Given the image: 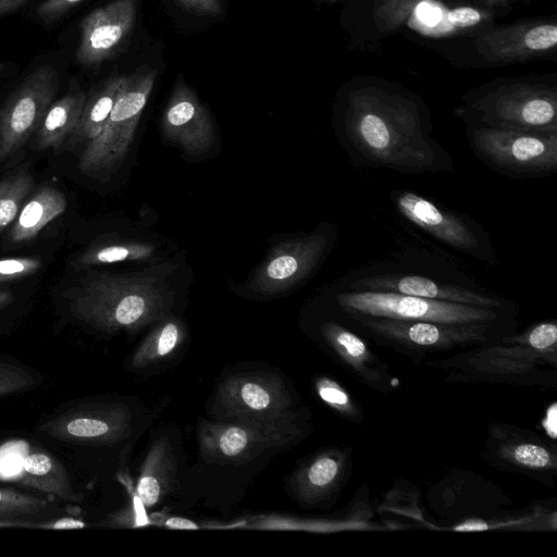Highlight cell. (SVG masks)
I'll return each mask as SVG.
<instances>
[{
  "mask_svg": "<svg viewBox=\"0 0 557 557\" xmlns=\"http://www.w3.org/2000/svg\"><path fill=\"white\" fill-rule=\"evenodd\" d=\"M432 131L418 97L373 84L349 88L336 121L339 143L355 166L413 175L455 172L453 157Z\"/></svg>",
  "mask_w": 557,
  "mask_h": 557,
  "instance_id": "1",
  "label": "cell"
},
{
  "mask_svg": "<svg viewBox=\"0 0 557 557\" xmlns=\"http://www.w3.org/2000/svg\"><path fill=\"white\" fill-rule=\"evenodd\" d=\"M338 288L395 293L491 309H515L511 300L488 292L470 276L428 253L366 264L346 275Z\"/></svg>",
  "mask_w": 557,
  "mask_h": 557,
  "instance_id": "2",
  "label": "cell"
},
{
  "mask_svg": "<svg viewBox=\"0 0 557 557\" xmlns=\"http://www.w3.org/2000/svg\"><path fill=\"white\" fill-rule=\"evenodd\" d=\"M77 320L102 332L137 331L165 317L170 299L152 278L90 272L64 290Z\"/></svg>",
  "mask_w": 557,
  "mask_h": 557,
  "instance_id": "3",
  "label": "cell"
},
{
  "mask_svg": "<svg viewBox=\"0 0 557 557\" xmlns=\"http://www.w3.org/2000/svg\"><path fill=\"white\" fill-rule=\"evenodd\" d=\"M455 114L467 126L557 134V88L507 82L469 92Z\"/></svg>",
  "mask_w": 557,
  "mask_h": 557,
  "instance_id": "4",
  "label": "cell"
},
{
  "mask_svg": "<svg viewBox=\"0 0 557 557\" xmlns=\"http://www.w3.org/2000/svg\"><path fill=\"white\" fill-rule=\"evenodd\" d=\"M332 302L344 315L450 324L510 323L515 312V309H491L395 293L339 288L332 293Z\"/></svg>",
  "mask_w": 557,
  "mask_h": 557,
  "instance_id": "5",
  "label": "cell"
},
{
  "mask_svg": "<svg viewBox=\"0 0 557 557\" xmlns=\"http://www.w3.org/2000/svg\"><path fill=\"white\" fill-rule=\"evenodd\" d=\"M466 136L474 156L503 176L544 178L557 172V134L467 126Z\"/></svg>",
  "mask_w": 557,
  "mask_h": 557,
  "instance_id": "6",
  "label": "cell"
},
{
  "mask_svg": "<svg viewBox=\"0 0 557 557\" xmlns=\"http://www.w3.org/2000/svg\"><path fill=\"white\" fill-rule=\"evenodd\" d=\"M300 434L296 414L274 420H202L198 428V447L207 462L240 465L270 449L290 445Z\"/></svg>",
  "mask_w": 557,
  "mask_h": 557,
  "instance_id": "7",
  "label": "cell"
},
{
  "mask_svg": "<svg viewBox=\"0 0 557 557\" xmlns=\"http://www.w3.org/2000/svg\"><path fill=\"white\" fill-rule=\"evenodd\" d=\"M157 70L144 66L124 75L120 92L100 134L87 141L78 161L79 171L96 176L114 169L126 154L137 124L153 89Z\"/></svg>",
  "mask_w": 557,
  "mask_h": 557,
  "instance_id": "8",
  "label": "cell"
},
{
  "mask_svg": "<svg viewBox=\"0 0 557 557\" xmlns=\"http://www.w3.org/2000/svg\"><path fill=\"white\" fill-rule=\"evenodd\" d=\"M391 199L407 221L437 242L491 267L498 265V256L487 230L470 215L411 190H392Z\"/></svg>",
  "mask_w": 557,
  "mask_h": 557,
  "instance_id": "9",
  "label": "cell"
},
{
  "mask_svg": "<svg viewBox=\"0 0 557 557\" xmlns=\"http://www.w3.org/2000/svg\"><path fill=\"white\" fill-rule=\"evenodd\" d=\"M345 317L355 326L384 343L418 351H438L487 344L506 334L508 326V323L450 324L367 315Z\"/></svg>",
  "mask_w": 557,
  "mask_h": 557,
  "instance_id": "10",
  "label": "cell"
},
{
  "mask_svg": "<svg viewBox=\"0 0 557 557\" xmlns=\"http://www.w3.org/2000/svg\"><path fill=\"white\" fill-rule=\"evenodd\" d=\"M294 399L283 379L263 371L240 372L219 384L211 412L215 420H274L294 416Z\"/></svg>",
  "mask_w": 557,
  "mask_h": 557,
  "instance_id": "11",
  "label": "cell"
},
{
  "mask_svg": "<svg viewBox=\"0 0 557 557\" xmlns=\"http://www.w3.org/2000/svg\"><path fill=\"white\" fill-rule=\"evenodd\" d=\"M59 89L57 71L35 69L0 109V162L17 152L36 133Z\"/></svg>",
  "mask_w": 557,
  "mask_h": 557,
  "instance_id": "12",
  "label": "cell"
},
{
  "mask_svg": "<svg viewBox=\"0 0 557 557\" xmlns=\"http://www.w3.org/2000/svg\"><path fill=\"white\" fill-rule=\"evenodd\" d=\"M37 431L76 445H113L131 433L132 412L121 403L83 404L45 421Z\"/></svg>",
  "mask_w": 557,
  "mask_h": 557,
  "instance_id": "13",
  "label": "cell"
},
{
  "mask_svg": "<svg viewBox=\"0 0 557 557\" xmlns=\"http://www.w3.org/2000/svg\"><path fill=\"white\" fill-rule=\"evenodd\" d=\"M556 46L557 24L554 20L488 27L474 39L479 55L493 64L527 62L553 53Z\"/></svg>",
  "mask_w": 557,
  "mask_h": 557,
  "instance_id": "14",
  "label": "cell"
},
{
  "mask_svg": "<svg viewBox=\"0 0 557 557\" xmlns=\"http://www.w3.org/2000/svg\"><path fill=\"white\" fill-rule=\"evenodd\" d=\"M337 228L321 224L312 233L287 242L260 271L256 284L263 293H277L310 276L331 251Z\"/></svg>",
  "mask_w": 557,
  "mask_h": 557,
  "instance_id": "15",
  "label": "cell"
},
{
  "mask_svg": "<svg viewBox=\"0 0 557 557\" xmlns=\"http://www.w3.org/2000/svg\"><path fill=\"white\" fill-rule=\"evenodd\" d=\"M137 0H113L84 17L76 50L78 64L92 67L112 58L129 37Z\"/></svg>",
  "mask_w": 557,
  "mask_h": 557,
  "instance_id": "16",
  "label": "cell"
},
{
  "mask_svg": "<svg viewBox=\"0 0 557 557\" xmlns=\"http://www.w3.org/2000/svg\"><path fill=\"white\" fill-rule=\"evenodd\" d=\"M163 129L186 150L205 148L212 138V124L205 107L194 91L177 82L164 111Z\"/></svg>",
  "mask_w": 557,
  "mask_h": 557,
  "instance_id": "17",
  "label": "cell"
},
{
  "mask_svg": "<svg viewBox=\"0 0 557 557\" xmlns=\"http://www.w3.org/2000/svg\"><path fill=\"white\" fill-rule=\"evenodd\" d=\"M346 458L337 449H327L306 461L290 479L296 498L305 504H315L338 487L345 473Z\"/></svg>",
  "mask_w": 557,
  "mask_h": 557,
  "instance_id": "18",
  "label": "cell"
},
{
  "mask_svg": "<svg viewBox=\"0 0 557 557\" xmlns=\"http://www.w3.org/2000/svg\"><path fill=\"white\" fill-rule=\"evenodd\" d=\"M14 482L32 487L63 500L81 503L83 496L72 484L71 476L63 463L48 451L30 447L24 453L18 473Z\"/></svg>",
  "mask_w": 557,
  "mask_h": 557,
  "instance_id": "19",
  "label": "cell"
},
{
  "mask_svg": "<svg viewBox=\"0 0 557 557\" xmlns=\"http://www.w3.org/2000/svg\"><path fill=\"white\" fill-rule=\"evenodd\" d=\"M320 333L333 354L361 380L382 384V366L359 335L333 320L324 321L320 325Z\"/></svg>",
  "mask_w": 557,
  "mask_h": 557,
  "instance_id": "20",
  "label": "cell"
},
{
  "mask_svg": "<svg viewBox=\"0 0 557 557\" xmlns=\"http://www.w3.org/2000/svg\"><path fill=\"white\" fill-rule=\"evenodd\" d=\"M177 473V460L170 441L160 437L150 446L144 460L137 495L147 509L157 507L172 491Z\"/></svg>",
  "mask_w": 557,
  "mask_h": 557,
  "instance_id": "21",
  "label": "cell"
},
{
  "mask_svg": "<svg viewBox=\"0 0 557 557\" xmlns=\"http://www.w3.org/2000/svg\"><path fill=\"white\" fill-rule=\"evenodd\" d=\"M85 100L86 94L79 89L54 100L35 133L36 148L40 150L60 148L74 132Z\"/></svg>",
  "mask_w": 557,
  "mask_h": 557,
  "instance_id": "22",
  "label": "cell"
},
{
  "mask_svg": "<svg viewBox=\"0 0 557 557\" xmlns=\"http://www.w3.org/2000/svg\"><path fill=\"white\" fill-rule=\"evenodd\" d=\"M65 209L64 195L53 186H42L21 208L11 230L10 239L13 243L33 239Z\"/></svg>",
  "mask_w": 557,
  "mask_h": 557,
  "instance_id": "23",
  "label": "cell"
},
{
  "mask_svg": "<svg viewBox=\"0 0 557 557\" xmlns=\"http://www.w3.org/2000/svg\"><path fill=\"white\" fill-rule=\"evenodd\" d=\"M184 339L183 324L177 319L164 317L134 351L129 364L135 370L156 367L172 358Z\"/></svg>",
  "mask_w": 557,
  "mask_h": 557,
  "instance_id": "24",
  "label": "cell"
},
{
  "mask_svg": "<svg viewBox=\"0 0 557 557\" xmlns=\"http://www.w3.org/2000/svg\"><path fill=\"white\" fill-rule=\"evenodd\" d=\"M124 76L104 82L86 96L78 123L70 136L73 141H89L102 131L120 92Z\"/></svg>",
  "mask_w": 557,
  "mask_h": 557,
  "instance_id": "25",
  "label": "cell"
},
{
  "mask_svg": "<svg viewBox=\"0 0 557 557\" xmlns=\"http://www.w3.org/2000/svg\"><path fill=\"white\" fill-rule=\"evenodd\" d=\"M492 20L493 13L487 9L460 5L447 10L433 26L414 29L430 37L465 35L479 30V27L488 28L487 25Z\"/></svg>",
  "mask_w": 557,
  "mask_h": 557,
  "instance_id": "26",
  "label": "cell"
},
{
  "mask_svg": "<svg viewBox=\"0 0 557 557\" xmlns=\"http://www.w3.org/2000/svg\"><path fill=\"white\" fill-rule=\"evenodd\" d=\"M33 185L32 174L24 169L0 181V233L15 220Z\"/></svg>",
  "mask_w": 557,
  "mask_h": 557,
  "instance_id": "27",
  "label": "cell"
},
{
  "mask_svg": "<svg viewBox=\"0 0 557 557\" xmlns=\"http://www.w3.org/2000/svg\"><path fill=\"white\" fill-rule=\"evenodd\" d=\"M434 0H374L373 21L381 33L396 30L409 21L416 9Z\"/></svg>",
  "mask_w": 557,
  "mask_h": 557,
  "instance_id": "28",
  "label": "cell"
},
{
  "mask_svg": "<svg viewBox=\"0 0 557 557\" xmlns=\"http://www.w3.org/2000/svg\"><path fill=\"white\" fill-rule=\"evenodd\" d=\"M152 248L139 244H110L87 249L79 257L83 265H96L114 263L129 259L146 258L150 256Z\"/></svg>",
  "mask_w": 557,
  "mask_h": 557,
  "instance_id": "29",
  "label": "cell"
},
{
  "mask_svg": "<svg viewBox=\"0 0 557 557\" xmlns=\"http://www.w3.org/2000/svg\"><path fill=\"white\" fill-rule=\"evenodd\" d=\"M48 503L36 496L13 488L0 487V521L23 519L40 515Z\"/></svg>",
  "mask_w": 557,
  "mask_h": 557,
  "instance_id": "30",
  "label": "cell"
},
{
  "mask_svg": "<svg viewBox=\"0 0 557 557\" xmlns=\"http://www.w3.org/2000/svg\"><path fill=\"white\" fill-rule=\"evenodd\" d=\"M504 343L519 344L547 357L556 354L557 324L555 321H544L535 324L525 333L517 336L502 337Z\"/></svg>",
  "mask_w": 557,
  "mask_h": 557,
  "instance_id": "31",
  "label": "cell"
},
{
  "mask_svg": "<svg viewBox=\"0 0 557 557\" xmlns=\"http://www.w3.org/2000/svg\"><path fill=\"white\" fill-rule=\"evenodd\" d=\"M504 457L523 468L532 470H545L556 467L555 456L546 447L522 442L506 447L503 451Z\"/></svg>",
  "mask_w": 557,
  "mask_h": 557,
  "instance_id": "32",
  "label": "cell"
},
{
  "mask_svg": "<svg viewBox=\"0 0 557 557\" xmlns=\"http://www.w3.org/2000/svg\"><path fill=\"white\" fill-rule=\"evenodd\" d=\"M315 388L319 397L338 413L354 419L359 417L356 405L337 382L322 376L318 379Z\"/></svg>",
  "mask_w": 557,
  "mask_h": 557,
  "instance_id": "33",
  "label": "cell"
},
{
  "mask_svg": "<svg viewBox=\"0 0 557 557\" xmlns=\"http://www.w3.org/2000/svg\"><path fill=\"white\" fill-rule=\"evenodd\" d=\"M35 377L26 369L0 361V397L34 386Z\"/></svg>",
  "mask_w": 557,
  "mask_h": 557,
  "instance_id": "34",
  "label": "cell"
},
{
  "mask_svg": "<svg viewBox=\"0 0 557 557\" xmlns=\"http://www.w3.org/2000/svg\"><path fill=\"white\" fill-rule=\"evenodd\" d=\"M29 445L24 441H12L0 447V480L13 481L16 478L24 453Z\"/></svg>",
  "mask_w": 557,
  "mask_h": 557,
  "instance_id": "35",
  "label": "cell"
},
{
  "mask_svg": "<svg viewBox=\"0 0 557 557\" xmlns=\"http://www.w3.org/2000/svg\"><path fill=\"white\" fill-rule=\"evenodd\" d=\"M40 267L41 260L38 258L18 257L0 259V282L33 275Z\"/></svg>",
  "mask_w": 557,
  "mask_h": 557,
  "instance_id": "36",
  "label": "cell"
},
{
  "mask_svg": "<svg viewBox=\"0 0 557 557\" xmlns=\"http://www.w3.org/2000/svg\"><path fill=\"white\" fill-rule=\"evenodd\" d=\"M86 524L83 520L75 519L72 517H63L49 521L34 522L23 519L2 520L0 521V528H33V529H46V530H66V529H82Z\"/></svg>",
  "mask_w": 557,
  "mask_h": 557,
  "instance_id": "37",
  "label": "cell"
},
{
  "mask_svg": "<svg viewBox=\"0 0 557 557\" xmlns=\"http://www.w3.org/2000/svg\"><path fill=\"white\" fill-rule=\"evenodd\" d=\"M83 0H45L37 8V15L47 22L61 17Z\"/></svg>",
  "mask_w": 557,
  "mask_h": 557,
  "instance_id": "38",
  "label": "cell"
},
{
  "mask_svg": "<svg viewBox=\"0 0 557 557\" xmlns=\"http://www.w3.org/2000/svg\"><path fill=\"white\" fill-rule=\"evenodd\" d=\"M184 9L189 12L219 15L222 12L220 0H176Z\"/></svg>",
  "mask_w": 557,
  "mask_h": 557,
  "instance_id": "39",
  "label": "cell"
},
{
  "mask_svg": "<svg viewBox=\"0 0 557 557\" xmlns=\"http://www.w3.org/2000/svg\"><path fill=\"white\" fill-rule=\"evenodd\" d=\"M164 524L169 528H172V529H197L198 525L196 523H194L193 521L188 520V519H184V518H177V517H173V518H169L168 520H165Z\"/></svg>",
  "mask_w": 557,
  "mask_h": 557,
  "instance_id": "40",
  "label": "cell"
},
{
  "mask_svg": "<svg viewBox=\"0 0 557 557\" xmlns=\"http://www.w3.org/2000/svg\"><path fill=\"white\" fill-rule=\"evenodd\" d=\"M27 0H0V17L15 11Z\"/></svg>",
  "mask_w": 557,
  "mask_h": 557,
  "instance_id": "41",
  "label": "cell"
},
{
  "mask_svg": "<svg viewBox=\"0 0 557 557\" xmlns=\"http://www.w3.org/2000/svg\"><path fill=\"white\" fill-rule=\"evenodd\" d=\"M547 425H548V430H549V428L552 429V435H553V437H555V434H556V409H555V405H553V408L550 410H548V412H547L545 426L547 428Z\"/></svg>",
  "mask_w": 557,
  "mask_h": 557,
  "instance_id": "42",
  "label": "cell"
},
{
  "mask_svg": "<svg viewBox=\"0 0 557 557\" xmlns=\"http://www.w3.org/2000/svg\"><path fill=\"white\" fill-rule=\"evenodd\" d=\"M13 300V295L8 290H0V311L3 310Z\"/></svg>",
  "mask_w": 557,
  "mask_h": 557,
  "instance_id": "43",
  "label": "cell"
},
{
  "mask_svg": "<svg viewBox=\"0 0 557 557\" xmlns=\"http://www.w3.org/2000/svg\"><path fill=\"white\" fill-rule=\"evenodd\" d=\"M482 4H493V3H498V2H502V1H505V0H475Z\"/></svg>",
  "mask_w": 557,
  "mask_h": 557,
  "instance_id": "44",
  "label": "cell"
},
{
  "mask_svg": "<svg viewBox=\"0 0 557 557\" xmlns=\"http://www.w3.org/2000/svg\"><path fill=\"white\" fill-rule=\"evenodd\" d=\"M323 1L329 2V3H334V2H337L339 0H323Z\"/></svg>",
  "mask_w": 557,
  "mask_h": 557,
  "instance_id": "45",
  "label": "cell"
},
{
  "mask_svg": "<svg viewBox=\"0 0 557 557\" xmlns=\"http://www.w3.org/2000/svg\"><path fill=\"white\" fill-rule=\"evenodd\" d=\"M4 70V64L0 63V73Z\"/></svg>",
  "mask_w": 557,
  "mask_h": 557,
  "instance_id": "46",
  "label": "cell"
}]
</instances>
